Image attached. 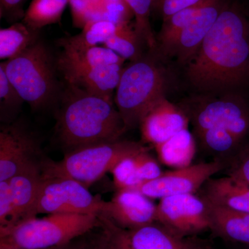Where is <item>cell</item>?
<instances>
[{
    "label": "cell",
    "mask_w": 249,
    "mask_h": 249,
    "mask_svg": "<svg viewBox=\"0 0 249 249\" xmlns=\"http://www.w3.org/2000/svg\"><path fill=\"white\" fill-rule=\"evenodd\" d=\"M25 102L6 76L2 62L0 64V116L3 124L14 123Z\"/></svg>",
    "instance_id": "f1b7e54d"
},
{
    "label": "cell",
    "mask_w": 249,
    "mask_h": 249,
    "mask_svg": "<svg viewBox=\"0 0 249 249\" xmlns=\"http://www.w3.org/2000/svg\"><path fill=\"white\" fill-rule=\"evenodd\" d=\"M226 164L214 160L163 173L159 178L134 188L150 199H162L177 195L195 194L207 180L226 169Z\"/></svg>",
    "instance_id": "8fae6325"
},
{
    "label": "cell",
    "mask_w": 249,
    "mask_h": 249,
    "mask_svg": "<svg viewBox=\"0 0 249 249\" xmlns=\"http://www.w3.org/2000/svg\"><path fill=\"white\" fill-rule=\"evenodd\" d=\"M189 122L181 107L164 97L149 109L139 127L143 142L155 146L166 142L180 131L188 128Z\"/></svg>",
    "instance_id": "5bb4252c"
},
{
    "label": "cell",
    "mask_w": 249,
    "mask_h": 249,
    "mask_svg": "<svg viewBox=\"0 0 249 249\" xmlns=\"http://www.w3.org/2000/svg\"><path fill=\"white\" fill-rule=\"evenodd\" d=\"M202 0H152V11L165 20L172 15L200 2Z\"/></svg>",
    "instance_id": "e575fe53"
},
{
    "label": "cell",
    "mask_w": 249,
    "mask_h": 249,
    "mask_svg": "<svg viewBox=\"0 0 249 249\" xmlns=\"http://www.w3.org/2000/svg\"><path fill=\"white\" fill-rule=\"evenodd\" d=\"M41 160L28 165L8 180L14 208L13 227L22 221L36 217V204L43 181Z\"/></svg>",
    "instance_id": "e0dca14e"
},
{
    "label": "cell",
    "mask_w": 249,
    "mask_h": 249,
    "mask_svg": "<svg viewBox=\"0 0 249 249\" xmlns=\"http://www.w3.org/2000/svg\"><path fill=\"white\" fill-rule=\"evenodd\" d=\"M157 222L179 238L196 236L210 229L207 203L195 194L162 198L157 205Z\"/></svg>",
    "instance_id": "9c48e42d"
},
{
    "label": "cell",
    "mask_w": 249,
    "mask_h": 249,
    "mask_svg": "<svg viewBox=\"0 0 249 249\" xmlns=\"http://www.w3.org/2000/svg\"><path fill=\"white\" fill-rule=\"evenodd\" d=\"M56 113L55 134L66 152L120 139L127 129L114 101L67 85Z\"/></svg>",
    "instance_id": "7a4b0ae2"
},
{
    "label": "cell",
    "mask_w": 249,
    "mask_h": 249,
    "mask_svg": "<svg viewBox=\"0 0 249 249\" xmlns=\"http://www.w3.org/2000/svg\"><path fill=\"white\" fill-rule=\"evenodd\" d=\"M206 203L213 233L223 240L249 246V213Z\"/></svg>",
    "instance_id": "d6986e66"
},
{
    "label": "cell",
    "mask_w": 249,
    "mask_h": 249,
    "mask_svg": "<svg viewBox=\"0 0 249 249\" xmlns=\"http://www.w3.org/2000/svg\"><path fill=\"white\" fill-rule=\"evenodd\" d=\"M124 68V65L121 64L96 67L67 85L76 87L114 102V92L117 89Z\"/></svg>",
    "instance_id": "ffe728a7"
},
{
    "label": "cell",
    "mask_w": 249,
    "mask_h": 249,
    "mask_svg": "<svg viewBox=\"0 0 249 249\" xmlns=\"http://www.w3.org/2000/svg\"><path fill=\"white\" fill-rule=\"evenodd\" d=\"M96 227H101L96 214H49L22 221L0 238L22 249H45L66 245Z\"/></svg>",
    "instance_id": "8992f818"
},
{
    "label": "cell",
    "mask_w": 249,
    "mask_h": 249,
    "mask_svg": "<svg viewBox=\"0 0 249 249\" xmlns=\"http://www.w3.org/2000/svg\"><path fill=\"white\" fill-rule=\"evenodd\" d=\"M155 147L160 163L175 169L192 165L196 152V139L188 128Z\"/></svg>",
    "instance_id": "44dd1931"
},
{
    "label": "cell",
    "mask_w": 249,
    "mask_h": 249,
    "mask_svg": "<svg viewBox=\"0 0 249 249\" xmlns=\"http://www.w3.org/2000/svg\"><path fill=\"white\" fill-rule=\"evenodd\" d=\"M180 107L193 124L195 133L211 127H224L249 142V103L242 96H203Z\"/></svg>",
    "instance_id": "52a82bcc"
},
{
    "label": "cell",
    "mask_w": 249,
    "mask_h": 249,
    "mask_svg": "<svg viewBox=\"0 0 249 249\" xmlns=\"http://www.w3.org/2000/svg\"><path fill=\"white\" fill-rule=\"evenodd\" d=\"M134 16V28L137 35L149 49L155 52L157 48L156 38L151 24L152 0H124Z\"/></svg>",
    "instance_id": "f546056e"
},
{
    "label": "cell",
    "mask_w": 249,
    "mask_h": 249,
    "mask_svg": "<svg viewBox=\"0 0 249 249\" xmlns=\"http://www.w3.org/2000/svg\"><path fill=\"white\" fill-rule=\"evenodd\" d=\"M14 208L9 181H0V235L14 226Z\"/></svg>",
    "instance_id": "1f68e13d"
},
{
    "label": "cell",
    "mask_w": 249,
    "mask_h": 249,
    "mask_svg": "<svg viewBox=\"0 0 249 249\" xmlns=\"http://www.w3.org/2000/svg\"><path fill=\"white\" fill-rule=\"evenodd\" d=\"M36 138L17 124H3L0 129V181L9 180L33 162L42 160Z\"/></svg>",
    "instance_id": "7c38bea8"
},
{
    "label": "cell",
    "mask_w": 249,
    "mask_h": 249,
    "mask_svg": "<svg viewBox=\"0 0 249 249\" xmlns=\"http://www.w3.org/2000/svg\"><path fill=\"white\" fill-rule=\"evenodd\" d=\"M147 148L142 142L121 139L78 147L59 161L42 158V175L72 178L89 188L121 160Z\"/></svg>",
    "instance_id": "3957f363"
},
{
    "label": "cell",
    "mask_w": 249,
    "mask_h": 249,
    "mask_svg": "<svg viewBox=\"0 0 249 249\" xmlns=\"http://www.w3.org/2000/svg\"><path fill=\"white\" fill-rule=\"evenodd\" d=\"M85 249H104L102 243H101V240H99L97 243L95 244L92 246H88Z\"/></svg>",
    "instance_id": "ab89813d"
},
{
    "label": "cell",
    "mask_w": 249,
    "mask_h": 249,
    "mask_svg": "<svg viewBox=\"0 0 249 249\" xmlns=\"http://www.w3.org/2000/svg\"><path fill=\"white\" fill-rule=\"evenodd\" d=\"M69 3L70 0H32L22 22L36 30L57 24Z\"/></svg>",
    "instance_id": "4316f807"
},
{
    "label": "cell",
    "mask_w": 249,
    "mask_h": 249,
    "mask_svg": "<svg viewBox=\"0 0 249 249\" xmlns=\"http://www.w3.org/2000/svg\"><path fill=\"white\" fill-rule=\"evenodd\" d=\"M187 77L198 91H230L249 80V19L237 4H225L196 55Z\"/></svg>",
    "instance_id": "6da1fadb"
},
{
    "label": "cell",
    "mask_w": 249,
    "mask_h": 249,
    "mask_svg": "<svg viewBox=\"0 0 249 249\" xmlns=\"http://www.w3.org/2000/svg\"><path fill=\"white\" fill-rule=\"evenodd\" d=\"M0 249H22L16 247L5 239L0 238Z\"/></svg>",
    "instance_id": "f35d334b"
},
{
    "label": "cell",
    "mask_w": 249,
    "mask_h": 249,
    "mask_svg": "<svg viewBox=\"0 0 249 249\" xmlns=\"http://www.w3.org/2000/svg\"><path fill=\"white\" fill-rule=\"evenodd\" d=\"M179 249H212L209 241L201 240L196 236L183 238Z\"/></svg>",
    "instance_id": "8d00e7d4"
},
{
    "label": "cell",
    "mask_w": 249,
    "mask_h": 249,
    "mask_svg": "<svg viewBox=\"0 0 249 249\" xmlns=\"http://www.w3.org/2000/svg\"><path fill=\"white\" fill-rule=\"evenodd\" d=\"M86 11L91 22L106 20L115 24L130 22L133 12L124 0H73Z\"/></svg>",
    "instance_id": "d4e9b609"
},
{
    "label": "cell",
    "mask_w": 249,
    "mask_h": 249,
    "mask_svg": "<svg viewBox=\"0 0 249 249\" xmlns=\"http://www.w3.org/2000/svg\"><path fill=\"white\" fill-rule=\"evenodd\" d=\"M134 160L137 165V174L142 183L155 179L163 173L158 161L150 155L148 148L135 155Z\"/></svg>",
    "instance_id": "d6a6232c"
},
{
    "label": "cell",
    "mask_w": 249,
    "mask_h": 249,
    "mask_svg": "<svg viewBox=\"0 0 249 249\" xmlns=\"http://www.w3.org/2000/svg\"><path fill=\"white\" fill-rule=\"evenodd\" d=\"M142 41L130 22L117 25L116 32L105 44L104 47L111 49L124 60H135L142 58L141 43Z\"/></svg>",
    "instance_id": "83f0119b"
},
{
    "label": "cell",
    "mask_w": 249,
    "mask_h": 249,
    "mask_svg": "<svg viewBox=\"0 0 249 249\" xmlns=\"http://www.w3.org/2000/svg\"><path fill=\"white\" fill-rule=\"evenodd\" d=\"M249 249V247H248V248H246V249Z\"/></svg>",
    "instance_id": "60d3db41"
},
{
    "label": "cell",
    "mask_w": 249,
    "mask_h": 249,
    "mask_svg": "<svg viewBox=\"0 0 249 249\" xmlns=\"http://www.w3.org/2000/svg\"><path fill=\"white\" fill-rule=\"evenodd\" d=\"M98 217L103 229L100 240L104 249H179L183 239L177 237L158 222L124 229L106 216Z\"/></svg>",
    "instance_id": "30bf717a"
},
{
    "label": "cell",
    "mask_w": 249,
    "mask_h": 249,
    "mask_svg": "<svg viewBox=\"0 0 249 249\" xmlns=\"http://www.w3.org/2000/svg\"><path fill=\"white\" fill-rule=\"evenodd\" d=\"M227 175L249 183V142L227 163Z\"/></svg>",
    "instance_id": "836d02e7"
},
{
    "label": "cell",
    "mask_w": 249,
    "mask_h": 249,
    "mask_svg": "<svg viewBox=\"0 0 249 249\" xmlns=\"http://www.w3.org/2000/svg\"><path fill=\"white\" fill-rule=\"evenodd\" d=\"M195 134L204 150L213 156L214 160L225 163L226 166L242 147L248 143L224 127H211Z\"/></svg>",
    "instance_id": "7402d4cb"
},
{
    "label": "cell",
    "mask_w": 249,
    "mask_h": 249,
    "mask_svg": "<svg viewBox=\"0 0 249 249\" xmlns=\"http://www.w3.org/2000/svg\"><path fill=\"white\" fill-rule=\"evenodd\" d=\"M204 1L202 0L197 4L181 10L163 20L161 29L156 37L157 45L155 51L163 56H169L178 36L200 9Z\"/></svg>",
    "instance_id": "cb8c5ba5"
},
{
    "label": "cell",
    "mask_w": 249,
    "mask_h": 249,
    "mask_svg": "<svg viewBox=\"0 0 249 249\" xmlns=\"http://www.w3.org/2000/svg\"><path fill=\"white\" fill-rule=\"evenodd\" d=\"M87 247H88V244L82 241L73 240L66 245L45 249H85Z\"/></svg>",
    "instance_id": "74e56055"
},
{
    "label": "cell",
    "mask_w": 249,
    "mask_h": 249,
    "mask_svg": "<svg viewBox=\"0 0 249 249\" xmlns=\"http://www.w3.org/2000/svg\"><path fill=\"white\" fill-rule=\"evenodd\" d=\"M62 49L56 60V66L67 85L71 84L78 77L92 69L115 64L124 65L125 60L104 46L85 49L68 47H62Z\"/></svg>",
    "instance_id": "2e32d148"
},
{
    "label": "cell",
    "mask_w": 249,
    "mask_h": 249,
    "mask_svg": "<svg viewBox=\"0 0 249 249\" xmlns=\"http://www.w3.org/2000/svg\"><path fill=\"white\" fill-rule=\"evenodd\" d=\"M201 197L221 207L249 213V183L235 177L210 178L200 188Z\"/></svg>",
    "instance_id": "ac0fdd59"
},
{
    "label": "cell",
    "mask_w": 249,
    "mask_h": 249,
    "mask_svg": "<svg viewBox=\"0 0 249 249\" xmlns=\"http://www.w3.org/2000/svg\"><path fill=\"white\" fill-rule=\"evenodd\" d=\"M2 64L11 84L34 110L47 107L58 98L56 62L42 40Z\"/></svg>",
    "instance_id": "5b68a950"
},
{
    "label": "cell",
    "mask_w": 249,
    "mask_h": 249,
    "mask_svg": "<svg viewBox=\"0 0 249 249\" xmlns=\"http://www.w3.org/2000/svg\"><path fill=\"white\" fill-rule=\"evenodd\" d=\"M166 89L164 71L153 59L142 57L124 67L114 103L127 130L139 126L149 109L165 97Z\"/></svg>",
    "instance_id": "277c9868"
},
{
    "label": "cell",
    "mask_w": 249,
    "mask_h": 249,
    "mask_svg": "<svg viewBox=\"0 0 249 249\" xmlns=\"http://www.w3.org/2000/svg\"><path fill=\"white\" fill-rule=\"evenodd\" d=\"M157 205L134 189L117 190L106 214L118 227L133 229L157 222Z\"/></svg>",
    "instance_id": "4fadbf2b"
},
{
    "label": "cell",
    "mask_w": 249,
    "mask_h": 249,
    "mask_svg": "<svg viewBox=\"0 0 249 249\" xmlns=\"http://www.w3.org/2000/svg\"><path fill=\"white\" fill-rule=\"evenodd\" d=\"M89 188L72 178L44 177L35 215L40 214L75 213L104 214L109 201L93 196Z\"/></svg>",
    "instance_id": "ba28073f"
},
{
    "label": "cell",
    "mask_w": 249,
    "mask_h": 249,
    "mask_svg": "<svg viewBox=\"0 0 249 249\" xmlns=\"http://www.w3.org/2000/svg\"><path fill=\"white\" fill-rule=\"evenodd\" d=\"M134 156L124 159L111 170L114 183L117 190L134 189L142 183L137 174Z\"/></svg>",
    "instance_id": "4dcf8cb0"
},
{
    "label": "cell",
    "mask_w": 249,
    "mask_h": 249,
    "mask_svg": "<svg viewBox=\"0 0 249 249\" xmlns=\"http://www.w3.org/2000/svg\"><path fill=\"white\" fill-rule=\"evenodd\" d=\"M224 5V0H205L200 9L178 36L169 56L174 55L178 62L186 65L191 61L212 29Z\"/></svg>",
    "instance_id": "9a60e30c"
},
{
    "label": "cell",
    "mask_w": 249,
    "mask_h": 249,
    "mask_svg": "<svg viewBox=\"0 0 249 249\" xmlns=\"http://www.w3.org/2000/svg\"><path fill=\"white\" fill-rule=\"evenodd\" d=\"M40 30L22 22H14L11 27L0 30V58L9 60L35 44L39 40Z\"/></svg>",
    "instance_id": "603a6c76"
},
{
    "label": "cell",
    "mask_w": 249,
    "mask_h": 249,
    "mask_svg": "<svg viewBox=\"0 0 249 249\" xmlns=\"http://www.w3.org/2000/svg\"><path fill=\"white\" fill-rule=\"evenodd\" d=\"M27 0H0V16L9 22H17L23 19L25 11L24 5Z\"/></svg>",
    "instance_id": "d590c367"
},
{
    "label": "cell",
    "mask_w": 249,
    "mask_h": 249,
    "mask_svg": "<svg viewBox=\"0 0 249 249\" xmlns=\"http://www.w3.org/2000/svg\"><path fill=\"white\" fill-rule=\"evenodd\" d=\"M118 24L106 20L90 22L82 29L80 34L60 39L58 45L73 49L91 48L99 44L104 45L116 32Z\"/></svg>",
    "instance_id": "484cf974"
}]
</instances>
